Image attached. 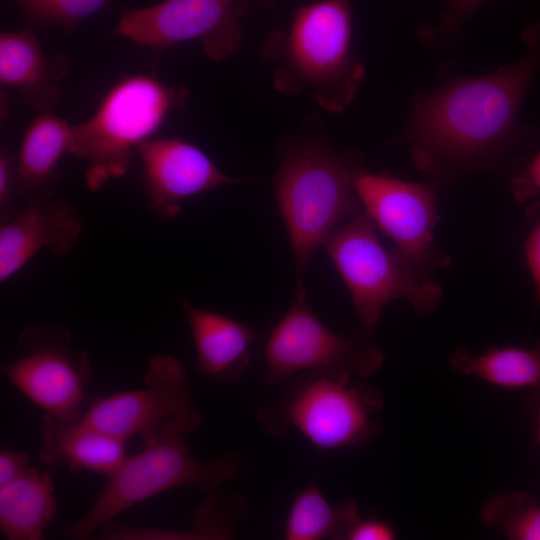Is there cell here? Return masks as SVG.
I'll return each instance as SVG.
<instances>
[{"label":"cell","mask_w":540,"mask_h":540,"mask_svg":"<svg viewBox=\"0 0 540 540\" xmlns=\"http://www.w3.org/2000/svg\"><path fill=\"white\" fill-rule=\"evenodd\" d=\"M18 344L21 354L2 366L9 382L44 414L81 417L93 367L89 354L74 347L70 331L61 325L28 326Z\"/></svg>","instance_id":"obj_10"},{"label":"cell","mask_w":540,"mask_h":540,"mask_svg":"<svg viewBox=\"0 0 540 540\" xmlns=\"http://www.w3.org/2000/svg\"><path fill=\"white\" fill-rule=\"evenodd\" d=\"M136 152L148 206L162 219L177 217L188 198L239 182L220 170L197 145L181 138L152 137Z\"/></svg>","instance_id":"obj_13"},{"label":"cell","mask_w":540,"mask_h":540,"mask_svg":"<svg viewBox=\"0 0 540 540\" xmlns=\"http://www.w3.org/2000/svg\"><path fill=\"white\" fill-rule=\"evenodd\" d=\"M538 395L536 396L535 403V422H536V439L540 445V390L536 391Z\"/></svg>","instance_id":"obj_30"},{"label":"cell","mask_w":540,"mask_h":540,"mask_svg":"<svg viewBox=\"0 0 540 540\" xmlns=\"http://www.w3.org/2000/svg\"><path fill=\"white\" fill-rule=\"evenodd\" d=\"M362 169L357 151L341 152L313 137L284 143L273 190L292 250L295 284L305 283L312 257L328 235L362 210L355 190Z\"/></svg>","instance_id":"obj_2"},{"label":"cell","mask_w":540,"mask_h":540,"mask_svg":"<svg viewBox=\"0 0 540 540\" xmlns=\"http://www.w3.org/2000/svg\"><path fill=\"white\" fill-rule=\"evenodd\" d=\"M181 306L193 341L196 369L221 383L240 381L260 333L238 319L194 306L187 299Z\"/></svg>","instance_id":"obj_15"},{"label":"cell","mask_w":540,"mask_h":540,"mask_svg":"<svg viewBox=\"0 0 540 540\" xmlns=\"http://www.w3.org/2000/svg\"><path fill=\"white\" fill-rule=\"evenodd\" d=\"M185 435L167 429L143 440L142 451L126 458L90 509L63 535L89 539L117 515L144 500L183 487L210 493L238 476L240 462L236 455L201 461L190 453Z\"/></svg>","instance_id":"obj_6"},{"label":"cell","mask_w":540,"mask_h":540,"mask_svg":"<svg viewBox=\"0 0 540 540\" xmlns=\"http://www.w3.org/2000/svg\"><path fill=\"white\" fill-rule=\"evenodd\" d=\"M363 209L325 239L322 246L350 294L362 330L372 332L382 311L401 299L419 315L431 314L442 296L441 286L383 245Z\"/></svg>","instance_id":"obj_7"},{"label":"cell","mask_w":540,"mask_h":540,"mask_svg":"<svg viewBox=\"0 0 540 540\" xmlns=\"http://www.w3.org/2000/svg\"><path fill=\"white\" fill-rule=\"evenodd\" d=\"M263 55L279 65L274 76L278 90L308 89L332 113L352 102L365 75L352 47L348 0H316L299 7L287 31L268 36Z\"/></svg>","instance_id":"obj_3"},{"label":"cell","mask_w":540,"mask_h":540,"mask_svg":"<svg viewBox=\"0 0 540 540\" xmlns=\"http://www.w3.org/2000/svg\"><path fill=\"white\" fill-rule=\"evenodd\" d=\"M449 362L455 371L500 388L540 390V343L533 348L492 346L478 354L459 347Z\"/></svg>","instance_id":"obj_20"},{"label":"cell","mask_w":540,"mask_h":540,"mask_svg":"<svg viewBox=\"0 0 540 540\" xmlns=\"http://www.w3.org/2000/svg\"><path fill=\"white\" fill-rule=\"evenodd\" d=\"M81 231V216L67 201L24 203L0 224V281H8L43 249L56 256L69 254Z\"/></svg>","instance_id":"obj_14"},{"label":"cell","mask_w":540,"mask_h":540,"mask_svg":"<svg viewBox=\"0 0 540 540\" xmlns=\"http://www.w3.org/2000/svg\"><path fill=\"white\" fill-rule=\"evenodd\" d=\"M31 454L27 451L2 447L0 450V485L21 476L30 466Z\"/></svg>","instance_id":"obj_27"},{"label":"cell","mask_w":540,"mask_h":540,"mask_svg":"<svg viewBox=\"0 0 540 540\" xmlns=\"http://www.w3.org/2000/svg\"><path fill=\"white\" fill-rule=\"evenodd\" d=\"M24 15L28 27L39 30L51 25L71 33L83 20L112 0H11Z\"/></svg>","instance_id":"obj_23"},{"label":"cell","mask_w":540,"mask_h":540,"mask_svg":"<svg viewBox=\"0 0 540 540\" xmlns=\"http://www.w3.org/2000/svg\"><path fill=\"white\" fill-rule=\"evenodd\" d=\"M71 64L62 55L47 56L37 31L27 27L0 34V82L17 89L23 102L41 112H51L61 98L60 82Z\"/></svg>","instance_id":"obj_16"},{"label":"cell","mask_w":540,"mask_h":540,"mask_svg":"<svg viewBox=\"0 0 540 540\" xmlns=\"http://www.w3.org/2000/svg\"><path fill=\"white\" fill-rule=\"evenodd\" d=\"M481 521L511 540H540V503L530 494L506 491L489 498Z\"/></svg>","instance_id":"obj_22"},{"label":"cell","mask_w":540,"mask_h":540,"mask_svg":"<svg viewBox=\"0 0 540 540\" xmlns=\"http://www.w3.org/2000/svg\"><path fill=\"white\" fill-rule=\"evenodd\" d=\"M82 416L65 419L44 414L39 460L48 466L65 465L72 472L85 470L109 478L128 457L126 441L97 429Z\"/></svg>","instance_id":"obj_17"},{"label":"cell","mask_w":540,"mask_h":540,"mask_svg":"<svg viewBox=\"0 0 540 540\" xmlns=\"http://www.w3.org/2000/svg\"><path fill=\"white\" fill-rule=\"evenodd\" d=\"M186 96V89L168 86L148 74L126 75L114 84L93 116L72 126L68 154L86 162L87 187L98 191L124 176L133 152L153 137Z\"/></svg>","instance_id":"obj_4"},{"label":"cell","mask_w":540,"mask_h":540,"mask_svg":"<svg viewBox=\"0 0 540 540\" xmlns=\"http://www.w3.org/2000/svg\"><path fill=\"white\" fill-rule=\"evenodd\" d=\"M539 66L540 51L533 50L492 73L418 95L399 138L411 144L415 167L445 179L492 159L511 137Z\"/></svg>","instance_id":"obj_1"},{"label":"cell","mask_w":540,"mask_h":540,"mask_svg":"<svg viewBox=\"0 0 540 540\" xmlns=\"http://www.w3.org/2000/svg\"><path fill=\"white\" fill-rule=\"evenodd\" d=\"M82 417L126 442L132 436L143 441L167 429L188 434L202 424L185 366L171 354H158L148 361L142 388L98 397Z\"/></svg>","instance_id":"obj_9"},{"label":"cell","mask_w":540,"mask_h":540,"mask_svg":"<svg viewBox=\"0 0 540 540\" xmlns=\"http://www.w3.org/2000/svg\"><path fill=\"white\" fill-rule=\"evenodd\" d=\"M72 126L51 112H40L26 128L15 173L24 203L53 199L61 182L59 163L69 152Z\"/></svg>","instance_id":"obj_18"},{"label":"cell","mask_w":540,"mask_h":540,"mask_svg":"<svg viewBox=\"0 0 540 540\" xmlns=\"http://www.w3.org/2000/svg\"><path fill=\"white\" fill-rule=\"evenodd\" d=\"M396 537L395 529L387 521L359 516L349 529L346 540H393Z\"/></svg>","instance_id":"obj_26"},{"label":"cell","mask_w":540,"mask_h":540,"mask_svg":"<svg viewBox=\"0 0 540 540\" xmlns=\"http://www.w3.org/2000/svg\"><path fill=\"white\" fill-rule=\"evenodd\" d=\"M254 0H162L153 5L125 10L113 31L139 46L165 49L199 40L214 61L237 51L240 20Z\"/></svg>","instance_id":"obj_11"},{"label":"cell","mask_w":540,"mask_h":540,"mask_svg":"<svg viewBox=\"0 0 540 540\" xmlns=\"http://www.w3.org/2000/svg\"><path fill=\"white\" fill-rule=\"evenodd\" d=\"M287 392L261 407L256 420L269 435L299 432L321 451L361 445L381 430V392L366 382L326 372L301 374L288 382Z\"/></svg>","instance_id":"obj_5"},{"label":"cell","mask_w":540,"mask_h":540,"mask_svg":"<svg viewBox=\"0 0 540 540\" xmlns=\"http://www.w3.org/2000/svg\"><path fill=\"white\" fill-rule=\"evenodd\" d=\"M264 379L269 385L288 383L313 372L369 377L383 365L384 353L359 330L340 335L313 311L304 284H294L291 303L269 332L263 350Z\"/></svg>","instance_id":"obj_8"},{"label":"cell","mask_w":540,"mask_h":540,"mask_svg":"<svg viewBox=\"0 0 540 540\" xmlns=\"http://www.w3.org/2000/svg\"><path fill=\"white\" fill-rule=\"evenodd\" d=\"M355 190L363 211L404 260L425 273L449 264L448 257L434 244V228L439 221L436 184L362 169Z\"/></svg>","instance_id":"obj_12"},{"label":"cell","mask_w":540,"mask_h":540,"mask_svg":"<svg viewBox=\"0 0 540 540\" xmlns=\"http://www.w3.org/2000/svg\"><path fill=\"white\" fill-rule=\"evenodd\" d=\"M19 198L16 173L15 158L6 151L0 154V216L1 221L12 217L20 209L17 206Z\"/></svg>","instance_id":"obj_24"},{"label":"cell","mask_w":540,"mask_h":540,"mask_svg":"<svg viewBox=\"0 0 540 540\" xmlns=\"http://www.w3.org/2000/svg\"><path fill=\"white\" fill-rule=\"evenodd\" d=\"M29 467L21 476L0 485V530L8 540H41L57 511L53 473Z\"/></svg>","instance_id":"obj_19"},{"label":"cell","mask_w":540,"mask_h":540,"mask_svg":"<svg viewBox=\"0 0 540 540\" xmlns=\"http://www.w3.org/2000/svg\"><path fill=\"white\" fill-rule=\"evenodd\" d=\"M358 517V506L352 499L333 505L312 482L294 496L282 536L285 540H346Z\"/></svg>","instance_id":"obj_21"},{"label":"cell","mask_w":540,"mask_h":540,"mask_svg":"<svg viewBox=\"0 0 540 540\" xmlns=\"http://www.w3.org/2000/svg\"><path fill=\"white\" fill-rule=\"evenodd\" d=\"M486 0H447L441 16L440 33L445 39L456 37L473 12Z\"/></svg>","instance_id":"obj_25"},{"label":"cell","mask_w":540,"mask_h":540,"mask_svg":"<svg viewBox=\"0 0 540 540\" xmlns=\"http://www.w3.org/2000/svg\"><path fill=\"white\" fill-rule=\"evenodd\" d=\"M513 191L518 199L540 193V151L529 164L524 175L514 180Z\"/></svg>","instance_id":"obj_29"},{"label":"cell","mask_w":540,"mask_h":540,"mask_svg":"<svg viewBox=\"0 0 540 540\" xmlns=\"http://www.w3.org/2000/svg\"><path fill=\"white\" fill-rule=\"evenodd\" d=\"M525 259L534 284L536 303L540 304V219L534 223L526 239Z\"/></svg>","instance_id":"obj_28"}]
</instances>
